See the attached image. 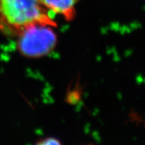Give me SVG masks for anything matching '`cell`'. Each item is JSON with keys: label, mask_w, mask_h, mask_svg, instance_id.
<instances>
[{"label": "cell", "mask_w": 145, "mask_h": 145, "mask_svg": "<svg viewBox=\"0 0 145 145\" xmlns=\"http://www.w3.org/2000/svg\"><path fill=\"white\" fill-rule=\"evenodd\" d=\"M17 36L18 50L28 58L44 57L54 50L57 44L56 33L53 27L46 24L28 27Z\"/></svg>", "instance_id": "7a4b0ae2"}, {"label": "cell", "mask_w": 145, "mask_h": 145, "mask_svg": "<svg viewBox=\"0 0 145 145\" xmlns=\"http://www.w3.org/2000/svg\"><path fill=\"white\" fill-rule=\"evenodd\" d=\"M48 11L60 15L67 21L73 20L75 15V5L79 0H40Z\"/></svg>", "instance_id": "3957f363"}, {"label": "cell", "mask_w": 145, "mask_h": 145, "mask_svg": "<svg viewBox=\"0 0 145 145\" xmlns=\"http://www.w3.org/2000/svg\"><path fill=\"white\" fill-rule=\"evenodd\" d=\"M40 0H0V31L17 36L28 27L46 24L53 27L56 23Z\"/></svg>", "instance_id": "6da1fadb"}, {"label": "cell", "mask_w": 145, "mask_h": 145, "mask_svg": "<svg viewBox=\"0 0 145 145\" xmlns=\"http://www.w3.org/2000/svg\"><path fill=\"white\" fill-rule=\"evenodd\" d=\"M35 145H62V144L59 139L54 137H47L39 140Z\"/></svg>", "instance_id": "277c9868"}]
</instances>
